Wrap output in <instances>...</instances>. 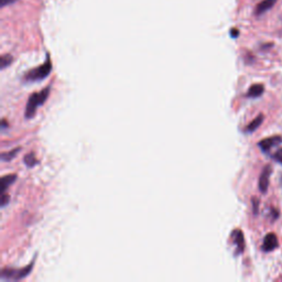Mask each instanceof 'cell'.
<instances>
[{
  "mask_svg": "<svg viewBox=\"0 0 282 282\" xmlns=\"http://www.w3.org/2000/svg\"><path fill=\"white\" fill-rule=\"evenodd\" d=\"M14 2H17V0H0V4H2L3 7H5V6L10 5V4L14 3Z\"/></svg>",
  "mask_w": 282,
  "mask_h": 282,
  "instance_id": "obj_17",
  "label": "cell"
},
{
  "mask_svg": "<svg viewBox=\"0 0 282 282\" xmlns=\"http://www.w3.org/2000/svg\"><path fill=\"white\" fill-rule=\"evenodd\" d=\"M9 200H10V197L8 195H7L6 193H3L2 194V201H0V203H2V206L5 208L6 205L9 203Z\"/></svg>",
  "mask_w": 282,
  "mask_h": 282,
  "instance_id": "obj_16",
  "label": "cell"
},
{
  "mask_svg": "<svg viewBox=\"0 0 282 282\" xmlns=\"http://www.w3.org/2000/svg\"><path fill=\"white\" fill-rule=\"evenodd\" d=\"M49 93H50V87H47L43 90L39 91V93H33L31 96H30L28 104L26 106V110H25L26 118L30 119L35 115L39 106H41L45 101H47Z\"/></svg>",
  "mask_w": 282,
  "mask_h": 282,
  "instance_id": "obj_1",
  "label": "cell"
},
{
  "mask_svg": "<svg viewBox=\"0 0 282 282\" xmlns=\"http://www.w3.org/2000/svg\"><path fill=\"white\" fill-rule=\"evenodd\" d=\"M12 62V57L9 54H5L0 59V64H2V70L6 68L7 66H9Z\"/></svg>",
  "mask_w": 282,
  "mask_h": 282,
  "instance_id": "obj_13",
  "label": "cell"
},
{
  "mask_svg": "<svg viewBox=\"0 0 282 282\" xmlns=\"http://www.w3.org/2000/svg\"><path fill=\"white\" fill-rule=\"evenodd\" d=\"M277 0H262L261 3H259L257 8H256V14L257 16H260V14H264L265 12H267L268 10H270L272 7L276 5Z\"/></svg>",
  "mask_w": 282,
  "mask_h": 282,
  "instance_id": "obj_8",
  "label": "cell"
},
{
  "mask_svg": "<svg viewBox=\"0 0 282 282\" xmlns=\"http://www.w3.org/2000/svg\"><path fill=\"white\" fill-rule=\"evenodd\" d=\"M253 201H254V213H255V214H257V211H258L257 205H258V202H257L256 199H253Z\"/></svg>",
  "mask_w": 282,
  "mask_h": 282,
  "instance_id": "obj_19",
  "label": "cell"
},
{
  "mask_svg": "<svg viewBox=\"0 0 282 282\" xmlns=\"http://www.w3.org/2000/svg\"><path fill=\"white\" fill-rule=\"evenodd\" d=\"M262 121H264V116L262 115H259L258 117H256L253 121H251V123L248 125V127L246 128V130L248 133H253L255 131L256 129L260 126L262 124Z\"/></svg>",
  "mask_w": 282,
  "mask_h": 282,
  "instance_id": "obj_11",
  "label": "cell"
},
{
  "mask_svg": "<svg viewBox=\"0 0 282 282\" xmlns=\"http://www.w3.org/2000/svg\"><path fill=\"white\" fill-rule=\"evenodd\" d=\"M233 241L235 242L236 248H237V254H241L245 249V240H243V235L239 230H236L232 234Z\"/></svg>",
  "mask_w": 282,
  "mask_h": 282,
  "instance_id": "obj_7",
  "label": "cell"
},
{
  "mask_svg": "<svg viewBox=\"0 0 282 282\" xmlns=\"http://www.w3.org/2000/svg\"><path fill=\"white\" fill-rule=\"evenodd\" d=\"M33 267V262L28 266V268H24L21 270H14V269H4L2 271V278L3 279H11V280H20L22 278L27 277L29 272L31 271Z\"/></svg>",
  "mask_w": 282,
  "mask_h": 282,
  "instance_id": "obj_3",
  "label": "cell"
},
{
  "mask_svg": "<svg viewBox=\"0 0 282 282\" xmlns=\"http://www.w3.org/2000/svg\"><path fill=\"white\" fill-rule=\"evenodd\" d=\"M264 85L262 84H255V85L250 86L249 90H248V97H259L262 93H264Z\"/></svg>",
  "mask_w": 282,
  "mask_h": 282,
  "instance_id": "obj_10",
  "label": "cell"
},
{
  "mask_svg": "<svg viewBox=\"0 0 282 282\" xmlns=\"http://www.w3.org/2000/svg\"><path fill=\"white\" fill-rule=\"evenodd\" d=\"M19 151H20V148H14L9 152H5V154L2 155V160L3 161H11V160L17 156Z\"/></svg>",
  "mask_w": 282,
  "mask_h": 282,
  "instance_id": "obj_12",
  "label": "cell"
},
{
  "mask_svg": "<svg viewBox=\"0 0 282 282\" xmlns=\"http://www.w3.org/2000/svg\"><path fill=\"white\" fill-rule=\"evenodd\" d=\"M278 238L277 236L274 235L273 233H270L268 234L265 237L264 239V242H262V249L265 251H272L276 249L278 247Z\"/></svg>",
  "mask_w": 282,
  "mask_h": 282,
  "instance_id": "obj_6",
  "label": "cell"
},
{
  "mask_svg": "<svg viewBox=\"0 0 282 282\" xmlns=\"http://www.w3.org/2000/svg\"><path fill=\"white\" fill-rule=\"evenodd\" d=\"M273 159L276 160L277 162L282 163V148H281V149H279V150H277L276 154L273 155Z\"/></svg>",
  "mask_w": 282,
  "mask_h": 282,
  "instance_id": "obj_15",
  "label": "cell"
},
{
  "mask_svg": "<svg viewBox=\"0 0 282 282\" xmlns=\"http://www.w3.org/2000/svg\"><path fill=\"white\" fill-rule=\"evenodd\" d=\"M282 142V138L279 136H273L270 137V138H266L264 140H261L259 142V147H260L264 151H268L270 149H272L273 147L278 146L279 143Z\"/></svg>",
  "mask_w": 282,
  "mask_h": 282,
  "instance_id": "obj_5",
  "label": "cell"
},
{
  "mask_svg": "<svg viewBox=\"0 0 282 282\" xmlns=\"http://www.w3.org/2000/svg\"><path fill=\"white\" fill-rule=\"evenodd\" d=\"M51 68H52V65H51V62L50 60L48 59L47 62H45L44 64H42L41 66L36 67V68H33V70H31L30 72H28L26 75H25V82L29 83V82H37V81H42L44 80L47 76L50 74L51 72Z\"/></svg>",
  "mask_w": 282,
  "mask_h": 282,
  "instance_id": "obj_2",
  "label": "cell"
},
{
  "mask_svg": "<svg viewBox=\"0 0 282 282\" xmlns=\"http://www.w3.org/2000/svg\"><path fill=\"white\" fill-rule=\"evenodd\" d=\"M2 127H3V129H4L5 127H7V121H6L5 119L2 120Z\"/></svg>",
  "mask_w": 282,
  "mask_h": 282,
  "instance_id": "obj_20",
  "label": "cell"
},
{
  "mask_svg": "<svg viewBox=\"0 0 282 282\" xmlns=\"http://www.w3.org/2000/svg\"><path fill=\"white\" fill-rule=\"evenodd\" d=\"M16 180H17L16 174H8V175H5V177H3L2 181H0V185H2V193H5L6 190L8 189V186L11 185Z\"/></svg>",
  "mask_w": 282,
  "mask_h": 282,
  "instance_id": "obj_9",
  "label": "cell"
},
{
  "mask_svg": "<svg viewBox=\"0 0 282 282\" xmlns=\"http://www.w3.org/2000/svg\"><path fill=\"white\" fill-rule=\"evenodd\" d=\"M25 163H26L28 166H30V167L33 166V165H35V164L37 163V161H36V159H35L34 155H33V154H29V155H27V156L25 157Z\"/></svg>",
  "mask_w": 282,
  "mask_h": 282,
  "instance_id": "obj_14",
  "label": "cell"
},
{
  "mask_svg": "<svg viewBox=\"0 0 282 282\" xmlns=\"http://www.w3.org/2000/svg\"><path fill=\"white\" fill-rule=\"evenodd\" d=\"M270 174H271V166L267 165L262 170L260 178H259V190L261 193H266L268 191L269 187V181H270Z\"/></svg>",
  "mask_w": 282,
  "mask_h": 282,
  "instance_id": "obj_4",
  "label": "cell"
},
{
  "mask_svg": "<svg viewBox=\"0 0 282 282\" xmlns=\"http://www.w3.org/2000/svg\"><path fill=\"white\" fill-rule=\"evenodd\" d=\"M231 33H232V36H233V37H237V36H238V34H239V32H238L237 30H236V29H233Z\"/></svg>",
  "mask_w": 282,
  "mask_h": 282,
  "instance_id": "obj_18",
  "label": "cell"
}]
</instances>
